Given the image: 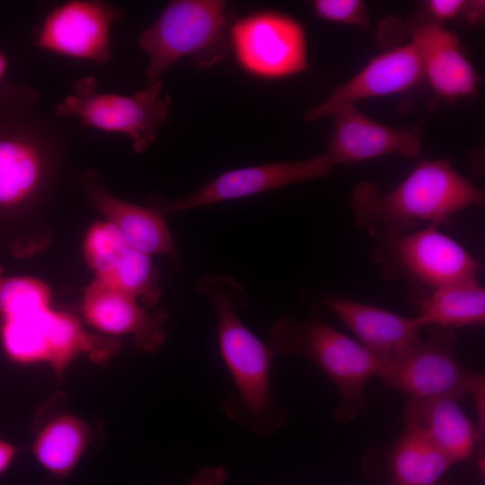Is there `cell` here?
Segmentation results:
<instances>
[{"label":"cell","instance_id":"cell-1","mask_svg":"<svg viewBox=\"0 0 485 485\" xmlns=\"http://www.w3.org/2000/svg\"><path fill=\"white\" fill-rule=\"evenodd\" d=\"M197 287L215 310L220 354L236 389L222 403L225 414L255 434H273L284 425L287 413L272 395L275 357L237 314L248 303L244 287L229 276L214 274L203 276Z\"/></svg>","mask_w":485,"mask_h":485},{"label":"cell","instance_id":"cell-2","mask_svg":"<svg viewBox=\"0 0 485 485\" xmlns=\"http://www.w3.org/2000/svg\"><path fill=\"white\" fill-rule=\"evenodd\" d=\"M484 190L459 173L448 159L420 161L392 190L381 194L368 181L356 186L352 212L372 237L401 234L420 223H445L457 212L483 206Z\"/></svg>","mask_w":485,"mask_h":485},{"label":"cell","instance_id":"cell-3","mask_svg":"<svg viewBox=\"0 0 485 485\" xmlns=\"http://www.w3.org/2000/svg\"><path fill=\"white\" fill-rule=\"evenodd\" d=\"M267 345L274 357L299 354L313 362L334 384L340 401L339 423H348L366 409L368 381L379 377L384 362L358 341L328 324L319 313L299 320L286 315L275 322Z\"/></svg>","mask_w":485,"mask_h":485},{"label":"cell","instance_id":"cell-4","mask_svg":"<svg viewBox=\"0 0 485 485\" xmlns=\"http://www.w3.org/2000/svg\"><path fill=\"white\" fill-rule=\"evenodd\" d=\"M37 92L0 84V207L26 201L43 177L45 156L63 141L54 125L40 116Z\"/></svg>","mask_w":485,"mask_h":485},{"label":"cell","instance_id":"cell-5","mask_svg":"<svg viewBox=\"0 0 485 485\" xmlns=\"http://www.w3.org/2000/svg\"><path fill=\"white\" fill-rule=\"evenodd\" d=\"M225 1L179 0L171 2L139 37L149 57L148 84L161 77L183 57L193 56L199 66L221 59L226 47Z\"/></svg>","mask_w":485,"mask_h":485},{"label":"cell","instance_id":"cell-6","mask_svg":"<svg viewBox=\"0 0 485 485\" xmlns=\"http://www.w3.org/2000/svg\"><path fill=\"white\" fill-rule=\"evenodd\" d=\"M375 239L373 257L385 277H402L427 291L423 296L444 287L478 281L480 262L436 225Z\"/></svg>","mask_w":485,"mask_h":485},{"label":"cell","instance_id":"cell-7","mask_svg":"<svg viewBox=\"0 0 485 485\" xmlns=\"http://www.w3.org/2000/svg\"><path fill=\"white\" fill-rule=\"evenodd\" d=\"M402 352L386 362L379 378L410 398L447 397L459 400L485 385L483 375L468 368L456 352L454 330L428 327Z\"/></svg>","mask_w":485,"mask_h":485},{"label":"cell","instance_id":"cell-8","mask_svg":"<svg viewBox=\"0 0 485 485\" xmlns=\"http://www.w3.org/2000/svg\"><path fill=\"white\" fill-rule=\"evenodd\" d=\"M162 86L160 81L132 96H124L101 93L94 77H83L75 82L74 92L57 106L55 116L128 135L134 149L140 153L156 140L157 130L167 118L171 98L162 93Z\"/></svg>","mask_w":485,"mask_h":485},{"label":"cell","instance_id":"cell-9","mask_svg":"<svg viewBox=\"0 0 485 485\" xmlns=\"http://www.w3.org/2000/svg\"><path fill=\"white\" fill-rule=\"evenodd\" d=\"M241 66L263 78H282L309 67L303 26L277 12H260L238 19L230 30Z\"/></svg>","mask_w":485,"mask_h":485},{"label":"cell","instance_id":"cell-10","mask_svg":"<svg viewBox=\"0 0 485 485\" xmlns=\"http://www.w3.org/2000/svg\"><path fill=\"white\" fill-rule=\"evenodd\" d=\"M122 12L103 1L74 0L50 11L34 30V43L62 56L106 63L111 59V26Z\"/></svg>","mask_w":485,"mask_h":485},{"label":"cell","instance_id":"cell-11","mask_svg":"<svg viewBox=\"0 0 485 485\" xmlns=\"http://www.w3.org/2000/svg\"><path fill=\"white\" fill-rule=\"evenodd\" d=\"M2 318L4 349L21 364L47 362L54 367L73 353L80 340L77 321L52 311L48 301L22 306Z\"/></svg>","mask_w":485,"mask_h":485},{"label":"cell","instance_id":"cell-12","mask_svg":"<svg viewBox=\"0 0 485 485\" xmlns=\"http://www.w3.org/2000/svg\"><path fill=\"white\" fill-rule=\"evenodd\" d=\"M334 164L323 152L301 161L271 163L231 170L190 195L165 205L167 211H182L246 198L290 184L328 176Z\"/></svg>","mask_w":485,"mask_h":485},{"label":"cell","instance_id":"cell-13","mask_svg":"<svg viewBox=\"0 0 485 485\" xmlns=\"http://www.w3.org/2000/svg\"><path fill=\"white\" fill-rule=\"evenodd\" d=\"M424 79L419 54L410 41L373 57L357 74L335 88L306 115L307 120L333 116L357 101L406 92Z\"/></svg>","mask_w":485,"mask_h":485},{"label":"cell","instance_id":"cell-14","mask_svg":"<svg viewBox=\"0 0 485 485\" xmlns=\"http://www.w3.org/2000/svg\"><path fill=\"white\" fill-rule=\"evenodd\" d=\"M332 117L333 129L324 153L334 165L389 154L416 157L420 153L421 126L390 127L363 114L355 105L342 108Z\"/></svg>","mask_w":485,"mask_h":485},{"label":"cell","instance_id":"cell-15","mask_svg":"<svg viewBox=\"0 0 485 485\" xmlns=\"http://www.w3.org/2000/svg\"><path fill=\"white\" fill-rule=\"evenodd\" d=\"M85 251L96 279L147 304L157 302L160 292L150 256L129 247L114 225L106 222L93 226Z\"/></svg>","mask_w":485,"mask_h":485},{"label":"cell","instance_id":"cell-16","mask_svg":"<svg viewBox=\"0 0 485 485\" xmlns=\"http://www.w3.org/2000/svg\"><path fill=\"white\" fill-rule=\"evenodd\" d=\"M315 298L354 333L366 349L384 363L415 341L422 329L415 317L401 316L341 295L321 294Z\"/></svg>","mask_w":485,"mask_h":485},{"label":"cell","instance_id":"cell-17","mask_svg":"<svg viewBox=\"0 0 485 485\" xmlns=\"http://www.w3.org/2000/svg\"><path fill=\"white\" fill-rule=\"evenodd\" d=\"M83 312L95 329L111 335H132L135 344L146 351H156L163 343V311L151 313L134 295L98 279L85 291Z\"/></svg>","mask_w":485,"mask_h":485},{"label":"cell","instance_id":"cell-18","mask_svg":"<svg viewBox=\"0 0 485 485\" xmlns=\"http://www.w3.org/2000/svg\"><path fill=\"white\" fill-rule=\"evenodd\" d=\"M410 37L436 100L452 101L474 95L481 78L457 34L444 26L428 24L415 29Z\"/></svg>","mask_w":485,"mask_h":485},{"label":"cell","instance_id":"cell-19","mask_svg":"<svg viewBox=\"0 0 485 485\" xmlns=\"http://www.w3.org/2000/svg\"><path fill=\"white\" fill-rule=\"evenodd\" d=\"M404 419L407 430L426 440L453 463L469 459L481 440L476 424L453 398H410Z\"/></svg>","mask_w":485,"mask_h":485},{"label":"cell","instance_id":"cell-20","mask_svg":"<svg viewBox=\"0 0 485 485\" xmlns=\"http://www.w3.org/2000/svg\"><path fill=\"white\" fill-rule=\"evenodd\" d=\"M82 182L92 203L117 228L129 247L149 256L167 255L181 267L177 248L161 209L138 206L110 195L94 174H86Z\"/></svg>","mask_w":485,"mask_h":485},{"label":"cell","instance_id":"cell-21","mask_svg":"<svg viewBox=\"0 0 485 485\" xmlns=\"http://www.w3.org/2000/svg\"><path fill=\"white\" fill-rule=\"evenodd\" d=\"M454 463L418 435L405 429L391 446L373 450L365 466L381 470V485H436Z\"/></svg>","mask_w":485,"mask_h":485},{"label":"cell","instance_id":"cell-22","mask_svg":"<svg viewBox=\"0 0 485 485\" xmlns=\"http://www.w3.org/2000/svg\"><path fill=\"white\" fill-rule=\"evenodd\" d=\"M90 441V428L81 419L61 414L50 419L32 444L38 463L58 480L74 471Z\"/></svg>","mask_w":485,"mask_h":485},{"label":"cell","instance_id":"cell-23","mask_svg":"<svg viewBox=\"0 0 485 485\" xmlns=\"http://www.w3.org/2000/svg\"><path fill=\"white\" fill-rule=\"evenodd\" d=\"M419 314L415 316L421 328L458 329L484 324L485 289L479 282L444 287L419 298Z\"/></svg>","mask_w":485,"mask_h":485},{"label":"cell","instance_id":"cell-24","mask_svg":"<svg viewBox=\"0 0 485 485\" xmlns=\"http://www.w3.org/2000/svg\"><path fill=\"white\" fill-rule=\"evenodd\" d=\"M313 10L322 20L353 25L365 31L369 27L366 4L361 0H316Z\"/></svg>","mask_w":485,"mask_h":485},{"label":"cell","instance_id":"cell-25","mask_svg":"<svg viewBox=\"0 0 485 485\" xmlns=\"http://www.w3.org/2000/svg\"><path fill=\"white\" fill-rule=\"evenodd\" d=\"M229 474L225 468L204 467L189 482L188 485H225Z\"/></svg>","mask_w":485,"mask_h":485},{"label":"cell","instance_id":"cell-26","mask_svg":"<svg viewBox=\"0 0 485 485\" xmlns=\"http://www.w3.org/2000/svg\"><path fill=\"white\" fill-rule=\"evenodd\" d=\"M17 452V447L0 439V475L9 468Z\"/></svg>","mask_w":485,"mask_h":485},{"label":"cell","instance_id":"cell-27","mask_svg":"<svg viewBox=\"0 0 485 485\" xmlns=\"http://www.w3.org/2000/svg\"><path fill=\"white\" fill-rule=\"evenodd\" d=\"M8 61L6 57L0 51V84L7 69Z\"/></svg>","mask_w":485,"mask_h":485}]
</instances>
